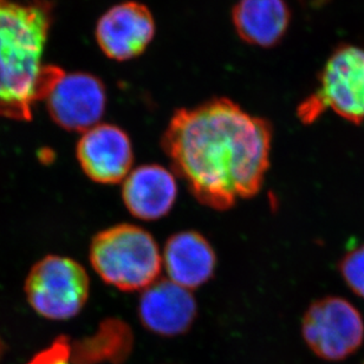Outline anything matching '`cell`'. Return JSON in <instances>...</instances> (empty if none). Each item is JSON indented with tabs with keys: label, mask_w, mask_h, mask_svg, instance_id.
<instances>
[{
	"label": "cell",
	"mask_w": 364,
	"mask_h": 364,
	"mask_svg": "<svg viewBox=\"0 0 364 364\" xmlns=\"http://www.w3.org/2000/svg\"><path fill=\"white\" fill-rule=\"evenodd\" d=\"M271 146L270 123L225 97L176 110L162 137L174 173L199 203L220 210L259 192Z\"/></svg>",
	"instance_id": "6da1fadb"
},
{
	"label": "cell",
	"mask_w": 364,
	"mask_h": 364,
	"mask_svg": "<svg viewBox=\"0 0 364 364\" xmlns=\"http://www.w3.org/2000/svg\"><path fill=\"white\" fill-rule=\"evenodd\" d=\"M51 24L48 0H0V117L30 121L36 102L65 74L42 64Z\"/></svg>",
	"instance_id": "7a4b0ae2"
},
{
	"label": "cell",
	"mask_w": 364,
	"mask_h": 364,
	"mask_svg": "<svg viewBox=\"0 0 364 364\" xmlns=\"http://www.w3.org/2000/svg\"><path fill=\"white\" fill-rule=\"evenodd\" d=\"M89 257L105 284L127 292L144 291L162 272L158 242L137 225H115L100 232L91 242Z\"/></svg>",
	"instance_id": "3957f363"
},
{
	"label": "cell",
	"mask_w": 364,
	"mask_h": 364,
	"mask_svg": "<svg viewBox=\"0 0 364 364\" xmlns=\"http://www.w3.org/2000/svg\"><path fill=\"white\" fill-rule=\"evenodd\" d=\"M326 110L341 117L364 123V49L344 44L326 60L319 87L298 109L304 123H311Z\"/></svg>",
	"instance_id": "277c9868"
},
{
	"label": "cell",
	"mask_w": 364,
	"mask_h": 364,
	"mask_svg": "<svg viewBox=\"0 0 364 364\" xmlns=\"http://www.w3.org/2000/svg\"><path fill=\"white\" fill-rule=\"evenodd\" d=\"M90 279L76 260L48 256L35 264L25 283L28 304L38 315L53 321L77 316L88 301Z\"/></svg>",
	"instance_id": "5b68a950"
},
{
	"label": "cell",
	"mask_w": 364,
	"mask_h": 364,
	"mask_svg": "<svg viewBox=\"0 0 364 364\" xmlns=\"http://www.w3.org/2000/svg\"><path fill=\"white\" fill-rule=\"evenodd\" d=\"M301 335L318 358L342 361L363 343V318L358 309L343 298H322L314 301L305 312Z\"/></svg>",
	"instance_id": "8992f818"
},
{
	"label": "cell",
	"mask_w": 364,
	"mask_h": 364,
	"mask_svg": "<svg viewBox=\"0 0 364 364\" xmlns=\"http://www.w3.org/2000/svg\"><path fill=\"white\" fill-rule=\"evenodd\" d=\"M51 119L69 132L85 133L101 123L107 91L100 78L88 73L64 74L46 100Z\"/></svg>",
	"instance_id": "52a82bcc"
},
{
	"label": "cell",
	"mask_w": 364,
	"mask_h": 364,
	"mask_svg": "<svg viewBox=\"0 0 364 364\" xmlns=\"http://www.w3.org/2000/svg\"><path fill=\"white\" fill-rule=\"evenodd\" d=\"M156 32L151 11L139 1H123L110 7L98 19L96 42L109 60L126 62L141 56Z\"/></svg>",
	"instance_id": "ba28073f"
},
{
	"label": "cell",
	"mask_w": 364,
	"mask_h": 364,
	"mask_svg": "<svg viewBox=\"0 0 364 364\" xmlns=\"http://www.w3.org/2000/svg\"><path fill=\"white\" fill-rule=\"evenodd\" d=\"M77 159L89 179L103 185L122 183L133 171V144L128 134L110 123H98L82 134Z\"/></svg>",
	"instance_id": "9c48e42d"
},
{
	"label": "cell",
	"mask_w": 364,
	"mask_h": 364,
	"mask_svg": "<svg viewBox=\"0 0 364 364\" xmlns=\"http://www.w3.org/2000/svg\"><path fill=\"white\" fill-rule=\"evenodd\" d=\"M198 312L192 291L160 278L141 291L139 317L151 333L164 337L187 333Z\"/></svg>",
	"instance_id": "30bf717a"
},
{
	"label": "cell",
	"mask_w": 364,
	"mask_h": 364,
	"mask_svg": "<svg viewBox=\"0 0 364 364\" xmlns=\"http://www.w3.org/2000/svg\"><path fill=\"white\" fill-rule=\"evenodd\" d=\"M178 198L176 173L151 164L135 167L122 182V199L136 219L155 221L172 210Z\"/></svg>",
	"instance_id": "8fae6325"
},
{
	"label": "cell",
	"mask_w": 364,
	"mask_h": 364,
	"mask_svg": "<svg viewBox=\"0 0 364 364\" xmlns=\"http://www.w3.org/2000/svg\"><path fill=\"white\" fill-rule=\"evenodd\" d=\"M162 271L166 278L193 291L213 276L217 256L203 235L181 231L167 240L161 251Z\"/></svg>",
	"instance_id": "7c38bea8"
},
{
	"label": "cell",
	"mask_w": 364,
	"mask_h": 364,
	"mask_svg": "<svg viewBox=\"0 0 364 364\" xmlns=\"http://www.w3.org/2000/svg\"><path fill=\"white\" fill-rule=\"evenodd\" d=\"M232 23L242 42L270 49L287 35L291 10L285 0H238L232 10Z\"/></svg>",
	"instance_id": "4fadbf2b"
},
{
	"label": "cell",
	"mask_w": 364,
	"mask_h": 364,
	"mask_svg": "<svg viewBox=\"0 0 364 364\" xmlns=\"http://www.w3.org/2000/svg\"><path fill=\"white\" fill-rule=\"evenodd\" d=\"M338 267L348 287L364 298V244L346 253Z\"/></svg>",
	"instance_id": "5bb4252c"
},
{
	"label": "cell",
	"mask_w": 364,
	"mask_h": 364,
	"mask_svg": "<svg viewBox=\"0 0 364 364\" xmlns=\"http://www.w3.org/2000/svg\"><path fill=\"white\" fill-rule=\"evenodd\" d=\"M28 364H75L71 363V344L68 337L56 338L49 348L36 355Z\"/></svg>",
	"instance_id": "9a60e30c"
},
{
	"label": "cell",
	"mask_w": 364,
	"mask_h": 364,
	"mask_svg": "<svg viewBox=\"0 0 364 364\" xmlns=\"http://www.w3.org/2000/svg\"><path fill=\"white\" fill-rule=\"evenodd\" d=\"M4 354H5V344H4L3 340L0 338V361L3 360Z\"/></svg>",
	"instance_id": "2e32d148"
}]
</instances>
